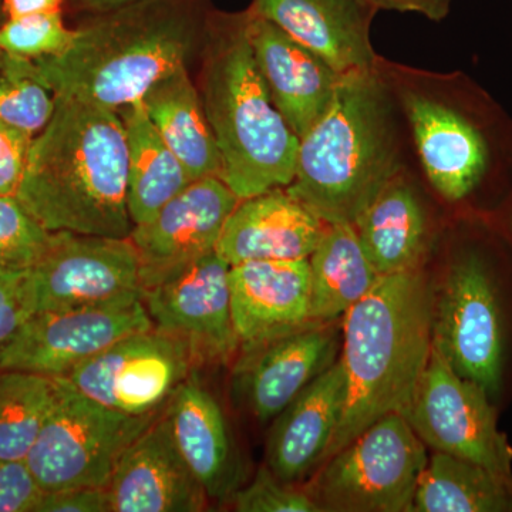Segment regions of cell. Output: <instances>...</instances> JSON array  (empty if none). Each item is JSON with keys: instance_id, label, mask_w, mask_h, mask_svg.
<instances>
[{"instance_id": "cell-14", "label": "cell", "mask_w": 512, "mask_h": 512, "mask_svg": "<svg viewBox=\"0 0 512 512\" xmlns=\"http://www.w3.org/2000/svg\"><path fill=\"white\" fill-rule=\"evenodd\" d=\"M229 265L217 251L143 291L154 329L184 340L198 362H227L238 352L232 323Z\"/></svg>"}, {"instance_id": "cell-1", "label": "cell", "mask_w": 512, "mask_h": 512, "mask_svg": "<svg viewBox=\"0 0 512 512\" xmlns=\"http://www.w3.org/2000/svg\"><path fill=\"white\" fill-rule=\"evenodd\" d=\"M210 15L205 0H134L89 15L69 49L33 62L55 96L120 111L187 67Z\"/></svg>"}, {"instance_id": "cell-37", "label": "cell", "mask_w": 512, "mask_h": 512, "mask_svg": "<svg viewBox=\"0 0 512 512\" xmlns=\"http://www.w3.org/2000/svg\"><path fill=\"white\" fill-rule=\"evenodd\" d=\"M36 512H111L107 487H76L43 494Z\"/></svg>"}, {"instance_id": "cell-3", "label": "cell", "mask_w": 512, "mask_h": 512, "mask_svg": "<svg viewBox=\"0 0 512 512\" xmlns=\"http://www.w3.org/2000/svg\"><path fill=\"white\" fill-rule=\"evenodd\" d=\"M399 110L380 67L342 77L328 110L299 140L286 191L326 224H353L404 171Z\"/></svg>"}, {"instance_id": "cell-2", "label": "cell", "mask_w": 512, "mask_h": 512, "mask_svg": "<svg viewBox=\"0 0 512 512\" xmlns=\"http://www.w3.org/2000/svg\"><path fill=\"white\" fill-rule=\"evenodd\" d=\"M16 200L52 232L128 238L127 141L119 111L56 96Z\"/></svg>"}, {"instance_id": "cell-12", "label": "cell", "mask_w": 512, "mask_h": 512, "mask_svg": "<svg viewBox=\"0 0 512 512\" xmlns=\"http://www.w3.org/2000/svg\"><path fill=\"white\" fill-rule=\"evenodd\" d=\"M143 296L36 312L0 346V370L67 377L117 340L153 329Z\"/></svg>"}, {"instance_id": "cell-7", "label": "cell", "mask_w": 512, "mask_h": 512, "mask_svg": "<svg viewBox=\"0 0 512 512\" xmlns=\"http://www.w3.org/2000/svg\"><path fill=\"white\" fill-rule=\"evenodd\" d=\"M503 252L471 238L451 255L433 295V348L500 406L512 362V311Z\"/></svg>"}, {"instance_id": "cell-40", "label": "cell", "mask_w": 512, "mask_h": 512, "mask_svg": "<svg viewBox=\"0 0 512 512\" xmlns=\"http://www.w3.org/2000/svg\"><path fill=\"white\" fill-rule=\"evenodd\" d=\"M128 2H134V0H69L70 6L76 12L86 13V15L117 8V6L126 5Z\"/></svg>"}, {"instance_id": "cell-42", "label": "cell", "mask_w": 512, "mask_h": 512, "mask_svg": "<svg viewBox=\"0 0 512 512\" xmlns=\"http://www.w3.org/2000/svg\"><path fill=\"white\" fill-rule=\"evenodd\" d=\"M5 20V13H3V0H0V25H2Z\"/></svg>"}, {"instance_id": "cell-31", "label": "cell", "mask_w": 512, "mask_h": 512, "mask_svg": "<svg viewBox=\"0 0 512 512\" xmlns=\"http://www.w3.org/2000/svg\"><path fill=\"white\" fill-rule=\"evenodd\" d=\"M53 232L29 214L16 197L0 195V268L28 271L45 254Z\"/></svg>"}, {"instance_id": "cell-29", "label": "cell", "mask_w": 512, "mask_h": 512, "mask_svg": "<svg viewBox=\"0 0 512 512\" xmlns=\"http://www.w3.org/2000/svg\"><path fill=\"white\" fill-rule=\"evenodd\" d=\"M59 377L0 370V458L25 461L55 403Z\"/></svg>"}, {"instance_id": "cell-16", "label": "cell", "mask_w": 512, "mask_h": 512, "mask_svg": "<svg viewBox=\"0 0 512 512\" xmlns=\"http://www.w3.org/2000/svg\"><path fill=\"white\" fill-rule=\"evenodd\" d=\"M336 322L312 323L242 349L235 367V382L245 406L259 423L274 420L309 383L336 362Z\"/></svg>"}, {"instance_id": "cell-5", "label": "cell", "mask_w": 512, "mask_h": 512, "mask_svg": "<svg viewBox=\"0 0 512 512\" xmlns=\"http://www.w3.org/2000/svg\"><path fill=\"white\" fill-rule=\"evenodd\" d=\"M200 90L222 160L239 198L288 187L299 138L276 109L248 40L247 10L211 12L202 42Z\"/></svg>"}, {"instance_id": "cell-26", "label": "cell", "mask_w": 512, "mask_h": 512, "mask_svg": "<svg viewBox=\"0 0 512 512\" xmlns=\"http://www.w3.org/2000/svg\"><path fill=\"white\" fill-rule=\"evenodd\" d=\"M127 141V205L134 227L150 220L192 183L151 123L143 103L119 111Z\"/></svg>"}, {"instance_id": "cell-32", "label": "cell", "mask_w": 512, "mask_h": 512, "mask_svg": "<svg viewBox=\"0 0 512 512\" xmlns=\"http://www.w3.org/2000/svg\"><path fill=\"white\" fill-rule=\"evenodd\" d=\"M76 29L63 22L62 12L6 19L0 25V52L39 60L56 56L72 45Z\"/></svg>"}, {"instance_id": "cell-9", "label": "cell", "mask_w": 512, "mask_h": 512, "mask_svg": "<svg viewBox=\"0 0 512 512\" xmlns=\"http://www.w3.org/2000/svg\"><path fill=\"white\" fill-rule=\"evenodd\" d=\"M427 460L406 417L387 414L325 461L306 488L320 511L409 512Z\"/></svg>"}, {"instance_id": "cell-19", "label": "cell", "mask_w": 512, "mask_h": 512, "mask_svg": "<svg viewBox=\"0 0 512 512\" xmlns=\"http://www.w3.org/2000/svg\"><path fill=\"white\" fill-rule=\"evenodd\" d=\"M249 9L271 20L340 77L375 72L382 64L370 42V26L379 10L359 0H252Z\"/></svg>"}, {"instance_id": "cell-38", "label": "cell", "mask_w": 512, "mask_h": 512, "mask_svg": "<svg viewBox=\"0 0 512 512\" xmlns=\"http://www.w3.org/2000/svg\"><path fill=\"white\" fill-rule=\"evenodd\" d=\"M377 10H394V12L417 13L433 22L446 19L450 13L453 0H359Z\"/></svg>"}, {"instance_id": "cell-36", "label": "cell", "mask_w": 512, "mask_h": 512, "mask_svg": "<svg viewBox=\"0 0 512 512\" xmlns=\"http://www.w3.org/2000/svg\"><path fill=\"white\" fill-rule=\"evenodd\" d=\"M32 315L25 271L0 268V346L8 342Z\"/></svg>"}, {"instance_id": "cell-17", "label": "cell", "mask_w": 512, "mask_h": 512, "mask_svg": "<svg viewBox=\"0 0 512 512\" xmlns=\"http://www.w3.org/2000/svg\"><path fill=\"white\" fill-rule=\"evenodd\" d=\"M107 490L111 512H200L210 503L164 413L124 451Z\"/></svg>"}, {"instance_id": "cell-23", "label": "cell", "mask_w": 512, "mask_h": 512, "mask_svg": "<svg viewBox=\"0 0 512 512\" xmlns=\"http://www.w3.org/2000/svg\"><path fill=\"white\" fill-rule=\"evenodd\" d=\"M171 433L208 500L222 501L237 491L239 461L220 403L195 373L165 406Z\"/></svg>"}, {"instance_id": "cell-10", "label": "cell", "mask_w": 512, "mask_h": 512, "mask_svg": "<svg viewBox=\"0 0 512 512\" xmlns=\"http://www.w3.org/2000/svg\"><path fill=\"white\" fill-rule=\"evenodd\" d=\"M404 417L426 447L473 461L512 483V447L498 429V407L433 346Z\"/></svg>"}, {"instance_id": "cell-22", "label": "cell", "mask_w": 512, "mask_h": 512, "mask_svg": "<svg viewBox=\"0 0 512 512\" xmlns=\"http://www.w3.org/2000/svg\"><path fill=\"white\" fill-rule=\"evenodd\" d=\"M345 402L346 375L339 359L275 417L266 466L279 480L296 484L322 464Z\"/></svg>"}, {"instance_id": "cell-21", "label": "cell", "mask_w": 512, "mask_h": 512, "mask_svg": "<svg viewBox=\"0 0 512 512\" xmlns=\"http://www.w3.org/2000/svg\"><path fill=\"white\" fill-rule=\"evenodd\" d=\"M328 228L286 187L272 188L239 200L215 251L229 266L309 259Z\"/></svg>"}, {"instance_id": "cell-39", "label": "cell", "mask_w": 512, "mask_h": 512, "mask_svg": "<svg viewBox=\"0 0 512 512\" xmlns=\"http://www.w3.org/2000/svg\"><path fill=\"white\" fill-rule=\"evenodd\" d=\"M64 0H3V13L6 19L40 13L62 12Z\"/></svg>"}, {"instance_id": "cell-13", "label": "cell", "mask_w": 512, "mask_h": 512, "mask_svg": "<svg viewBox=\"0 0 512 512\" xmlns=\"http://www.w3.org/2000/svg\"><path fill=\"white\" fill-rule=\"evenodd\" d=\"M198 363L184 340L153 328L117 340L64 379L111 410L150 416L167 406Z\"/></svg>"}, {"instance_id": "cell-30", "label": "cell", "mask_w": 512, "mask_h": 512, "mask_svg": "<svg viewBox=\"0 0 512 512\" xmlns=\"http://www.w3.org/2000/svg\"><path fill=\"white\" fill-rule=\"evenodd\" d=\"M56 96L33 60L0 52V121L36 137L52 119Z\"/></svg>"}, {"instance_id": "cell-15", "label": "cell", "mask_w": 512, "mask_h": 512, "mask_svg": "<svg viewBox=\"0 0 512 512\" xmlns=\"http://www.w3.org/2000/svg\"><path fill=\"white\" fill-rule=\"evenodd\" d=\"M238 202L221 177L200 178L136 225L130 239L140 256L143 291L215 251Z\"/></svg>"}, {"instance_id": "cell-33", "label": "cell", "mask_w": 512, "mask_h": 512, "mask_svg": "<svg viewBox=\"0 0 512 512\" xmlns=\"http://www.w3.org/2000/svg\"><path fill=\"white\" fill-rule=\"evenodd\" d=\"M232 501L239 512L320 511L308 488L279 480L266 464L259 468L251 484L235 491Z\"/></svg>"}, {"instance_id": "cell-20", "label": "cell", "mask_w": 512, "mask_h": 512, "mask_svg": "<svg viewBox=\"0 0 512 512\" xmlns=\"http://www.w3.org/2000/svg\"><path fill=\"white\" fill-rule=\"evenodd\" d=\"M228 281L239 348L312 325L309 259L242 262Z\"/></svg>"}, {"instance_id": "cell-35", "label": "cell", "mask_w": 512, "mask_h": 512, "mask_svg": "<svg viewBox=\"0 0 512 512\" xmlns=\"http://www.w3.org/2000/svg\"><path fill=\"white\" fill-rule=\"evenodd\" d=\"M33 138L0 121V195L18 194Z\"/></svg>"}, {"instance_id": "cell-24", "label": "cell", "mask_w": 512, "mask_h": 512, "mask_svg": "<svg viewBox=\"0 0 512 512\" xmlns=\"http://www.w3.org/2000/svg\"><path fill=\"white\" fill-rule=\"evenodd\" d=\"M353 227L379 276L416 271L429 252V218L404 171L367 205Z\"/></svg>"}, {"instance_id": "cell-28", "label": "cell", "mask_w": 512, "mask_h": 512, "mask_svg": "<svg viewBox=\"0 0 512 512\" xmlns=\"http://www.w3.org/2000/svg\"><path fill=\"white\" fill-rule=\"evenodd\" d=\"M412 512H512V483L473 461L434 451L421 471Z\"/></svg>"}, {"instance_id": "cell-8", "label": "cell", "mask_w": 512, "mask_h": 512, "mask_svg": "<svg viewBox=\"0 0 512 512\" xmlns=\"http://www.w3.org/2000/svg\"><path fill=\"white\" fill-rule=\"evenodd\" d=\"M157 417L111 410L59 377L55 403L26 464L43 493L107 487L124 451Z\"/></svg>"}, {"instance_id": "cell-6", "label": "cell", "mask_w": 512, "mask_h": 512, "mask_svg": "<svg viewBox=\"0 0 512 512\" xmlns=\"http://www.w3.org/2000/svg\"><path fill=\"white\" fill-rule=\"evenodd\" d=\"M393 90L437 194L456 207L500 211L512 195L511 117L463 74L436 82V93L397 83Z\"/></svg>"}, {"instance_id": "cell-41", "label": "cell", "mask_w": 512, "mask_h": 512, "mask_svg": "<svg viewBox=\"0 0 512 512\" xmlns=\"http://www.w3.org/2000/svg\"><path fill=\"white\" fill-rule=\"evenodd\" d=\"M497 214L500 215V222L503 224L505 234L508 235V238H510L512 242V195Z\"/></svg>"}, {"instance_id": "cell-34", "label": "cell", "mask_w": 512, "mask_h": 512, "mask_svg": "<svg viewBox=\"0 0 512 512\" xmlns=\"http://www.w3.org/2000/svg\"><path fill=\"white\" fill-rule=\"evenodd\" d=\"M43 494L26 461L0 458V512H36Z\"/></svg>"}, {"instance_id": "cell-25", "label": "cell", "mask_w": 512, "mask_h": 512, "mask_svg": "<svg viewBox=\"0 0 512 512\" xmlns=\"http://www.w3.org/2000/svg\"><path fill=\"white\" fill-rule=\"evenodd\" d=\"M141 103L192 180L222 178L220 150L187 67L154 84Z\"/></svg>"}, {"instance_id": "cell-27", "label": "cell", "mask_w": 512, "mask_h": 512, "mask_svg": "<svg viewBox=\"0 0 512 512\" xmlns=\"http://www.w3.org/2000/svg\"><path fill=\"white\" fill-rule=\"evenodd\" d=\"M309 265L312 323L342 319L380 278L363 252L353 224L329 225L309 256Z\"/></svg>"}, {"instance_id": "cell-18", "label": "cell", "mask_w": 512, "mask_h": 512, "mask_svg": "<svg viewBox=\"0 0 512 512\" xmlns=\"http://www.w3.org/2000/svg\"><path fill=\"white\" fill-rule=\"evenodd\" d=\"M247 33L276 109L301 140L328 110L342 77L271 20L249 8Z\"/></svg>"}, {"instance_id": "cell-11", "label": "cell", "mask_w": 512, "mask_h": 512, "mask_svg": "<svg viewBox=\"0 0 512 512\" xmlns=\"http://www.w3.org/2000/svg\"><path fill=\"white\" fill-rule=\"evenodd\" d=\"M25 284L33 313L143 296L140 256L130 237L53 232L45 254L25 271Z\"/></svg>"}, {"instance_id": "cell-4", "label": "cell", "mask_w": 512, "mask_h": 512, "mask_svg": "<svg viewBox=\"0 0 512 512\" xmlns=\"http://www.w3.org/2000/svg\"><path fill=\"white\" fill-rule=\"evenodd\" d=\"M433 295L421 268L380 276L343 316L346 402L322 464L387 414L409 412L433 346Z\"/></svg>"}]
</instances>
